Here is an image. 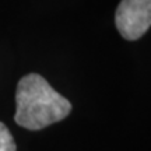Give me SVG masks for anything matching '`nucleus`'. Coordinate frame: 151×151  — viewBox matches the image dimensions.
I'll list each match as a JSON object with an SVG mask.
<instances>
[{
    "label": "nucleus",
    "instance_id": "f257e3e1",
    "mask_svg": "<svg viewBox=\"0 0 151 151\" xmlns=\"http://www.w3.org/2000/svg\"><path fill=\"white\" fill-rule=\"evenodd\" d=\"M71 104L56 92L42 76H24L17 84L14 120L28 130H41L70 113Z\"/></svg>",
    "mask_w": 151,
    "mask_h": 151
},
{
    "label": "nucleus",
    "instance_id": "f03ea898",
    "mask_svg": "<svg viewBox=\"0 0 151 151\" xmlns=\"http://www.w3.org/2000/svg\"><path fill=\"white\" fill-rule=\"evenodd\" d=\"M115 24L124 39L141 38L151 27V0H122L115 13Z\"/></svg>",
    "mask_w": 151,
    "mask_h": 151
},
{
    "label": "nucleus",
    "instance_id": "7ed1b4c3",
    "mask_svg": "<svg viewBox=\"0 0 151 151\" xmlns=\"http://www.w3.org/2000/svg\"><path fill=\"white\" fill-rule=\"evenodd\" d=\"M0 151H16V143L10 130L0 122Z\"/></svg>",
    "mask_w": 151,
    "mask_h": 151
}]
</instances>
